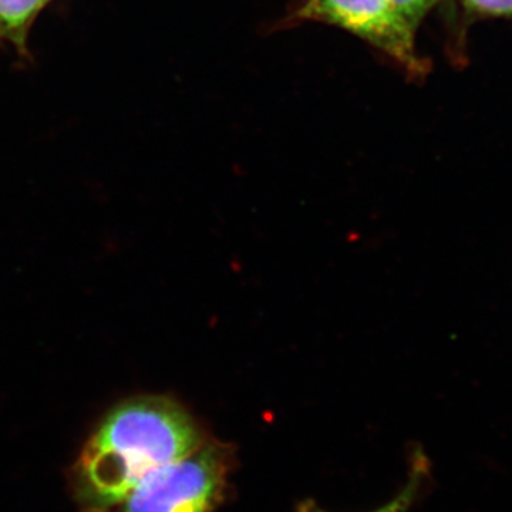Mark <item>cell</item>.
I'll use <instances>...</instances> for the list:
<instances>
[{
  "label": "cell",
  "mask_w": 512,
  "mask_h": 512,
  "mask_svg": "<svg viewBox=\"0 0 512 512\" xmlns=\"http://www.w3.org/2000/svg\"><path fill=\"white\" fill-rule=\"evenodd\" d=\"M470 8L488 15L512 16V0H464Z\"/></svg>",
  "instance_id": "cell-7"
},
{
  "label": "cell",
  "mask_w": 512,
  "mask_h": 512,
  "mask_svg": "<svg viewBox=\"0 0 512 512\" xmlns=\"http://www.w3.org/2000/svg\"><path fill=\"white\" fill-rule=\"evenodd\" d=\"M427 463L423 456L416 458L412 466V471L409 474V480L406 485L400 490V493L390 500L389 503L384 504L383 507L377 508L372 512H409L416 501L417 495L421 485L424 483V478L427 476ZM296 512H328L323 510L320 505L316 504L313 500L301 501L296 507Z\"/></svg>",
  "instance_id": "cell-5"
},
{
  "label": "cell",
  "mask_w": 512,
  "mask_h": 512,
  "mask_svg": "<svg viewBox=\"0 0 512 512\" xmlns=\"http://www.w3.org/2000/svg\"><path fill=\"white\" fill-rule=\"evenodd\" d=\"M439 0H389L390 5L414 29Z\"/></svg>",
  "instance_id": "cell-6"
},
{
  "label": "cell",
  "mask_w": 512,
  "mask_h": 512,
  "mask_svg": "<svg viewBox=\"0 0 512 512\" xmlns=\"http://www.w3.org/2000/svg\"><path fill=\"white\" fill-rule=\"evenodd\" d=\"M47 2H49V0H47Z\"/></svg>",
  "instance_id": "cell-8"
},
{
  "label": "cell",
  "mask_w": 512,
  "mask_h": 512,
  "mask_svg": "<svg viewBox=\"0 0 512 512\" xmlns=\"http://www.w3.org/2000/svg\"><path fill=\"white\" fill-rule=\"evenodd\" d=\"M295 18L349 30L412 72L421 69L414 49L416 29L394 10L389 0H305Z\"/></svg>",
  "instance_id": "cell-3"
},
{
  "label": "cell",
  "mask_w": 512,
  "mask_h": 512,
  "mask_svg": "<svg viewBox=\"0 0 512 512\" xmlns=\"http://www.w3.org/2000/svg\"><path fill=\"white\" fill-rule=\"evenodd\" d=\"M231 470L228 446L205 443L147 474L121 501V512H214L224 501Z\"/></svg>",
  "instance_id": "cell-2"
},
{
  "label": "cell",
  "mask_w": 512,
  "mask_h": 512,
  "mask_svg": "<svg viewBox=\"0 0 512 512\" xmlns=\"http://www.w3.org/2000/svg\"><path fill=\"white\" fill-rule=\"evenodd\" d=\"M205 443L194 417L170 397L121 402L101 420L74 468L80 501L93 511L116 507L151 471Z\"/></svg>",
  "instance_id": "cell-1"
},
{
  "label": "cell",
  "mask_w": 512,
  "mask_h": 512,
  "mask_svg": "<svg viewBox=\"0 0 512 512\" xmlns=\"http://www.w3.org/2000/svg\"><path fill=\"white\" fill-rule=\"evenodd\" d=\"M46 3L47 0H0V37L23 45L30 23Z\"/></svg>",
  "instance_id": "cell-4"
}]
</instances>
